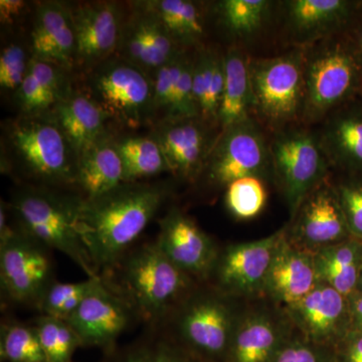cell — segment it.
Masks as SVG:
<instances>
[{"instance_id": "cell-1", "label": "cell", "mask_w": 362, "mask_h": 362, "mask_svg": "<svg viewBox=\"0 0 362 362\" xmlns=\"http://www.w3.org/2000/svg\"><path fill=\"white\" fill-rule=\"evenodd\" d=\"M163 185L123 183L78 207V230L100 276L123 258L168 197Z\"/></svg>"}, {"instance_id": "cell-2", "label": "cell", "mask_w": 362, "mask_h": 362, "mask_svg": "<svg viewBox=\"0 0 362 362\" xmlns=\"http://www.w3.org/2000/svg\"><path fill=\"white\" fill-rule=\"evenodd\" d=\"M6 165L37 187L76 185L78 156L52 112L21 114L4 129Z\"/></svg>"}, {"instance_id": "cell-3", "label": "cell", "mask_w": 362, "mask_h": 362, "mask_svg": "<svg viewBox=\"0 0 362 362\" xmlns=\"http://www.w3.org/2000/svg\"><path fill=\"white\" fill-rule=\"evenodd\" d=\"M113 268H118V284H105L129 305L136 317L152 326L165 322L197 286L157 242L126 252Z\"/></svg>"}, {"instance_id": "cell-4", "label": "cell", "mask_w": 362, "mask_h": 362, "mask_svg": "<svg viewBox=\"0 0 362 362\" xmlns=\"http://www.w3.org/2000/svg\"><path fill=\"white\" fill-rule=\"evenodd\" d=\"M304 49L302 125L321 124L332 112L361 96L362 52L340 33Z\"/></svg>"}, {"instance_id": "cell-5", "label": "cell", "mask_w": 362, "mask_h": 362, "mask_svg": "<svg viewBox=\"0 0 362 362\" xmlns=\"http://www.w3.org/2000/svg\"><path fill=\"white\" fill-rule=\"evenodd\" d=\"M80 202L81 197L30 185L16 190L8 206L21 232L49 250L65 254L88 278H99L78 230Z\"/></svg>"}, {"instance_id": "cell-6", "label": "cell", "mask_w": 362, "mask_h": 362, "mask_svg": "<svg viewBox=\"0 0 362 362\" xmlns=\"http://www.w3.org/2000/svg\"><path fill=\"white\" fill-rule=\"evenodd\" d=\"M252 117L268 133L302 124L305 81L304 49L269 58H250Z\"/></svg>"}, {"instance_id": "cell-7", "label": "cell", "mask_w": 362, "mask_h": 362, "mask_svg": "<svg viewBox=\"0 0 362 362\" xmlns=\"http://www.w3.org/2000/svg\"><path fill=\"white\" fill-rule=\"evenodd\" d=\"M197 287L169 317V335L202 361L225 362L245 308L211 285Z\"/></svg>"}, {"instance_id": "cell-8", "label": "cell", "mask_w": 362, "mask_h": 362, "mask_svg": "<svg viewBox=\"0 0 362 362\" xmlns=\"http://www.w3.org/2000/svg\"><path fill=\"white\" fill-rule=\"evenodd\" d=\"M272 180L292 218L312 190L331 176V165L318 134L295 125L270 135Z\"/></svg>"}, {"instance_id": "cell-9", "label": "cell", "mask_w": 362, "mask_h": 362, "mask_svg": "<svg viewBox=\"0 0 362 362\" xmlns=\"http://www.w3.org/2000/svg\"><path fill=\"white\" fill-rule=\"evenodd\" d=\"M85 92L119 125H153V78L119 57L88 71Z\"/></svg>"}, {"instance_id": "cell-10", "label": "cell", "mask_w": 362, "mask_h": 362, "mask_svg": "<svg viewBox=\"0 0 362 362\" xmlns=\"http://www.w3.org/2000/svg\"><path fill=\"white\" fill-rule=\"evenodd\" d=\"M247 176L272 178L270 138L254 118L221 130L202 175L221 189Z\"/></svg>"}, {"instance_id": "cell-11", "label": "cell", "mask_w": 362, "mask_h": 362, "mask_svg": "<svg viewBox=\"0 0 362 362\" xmlns=\"http://www.w3.org/2000/svg\"><path fill=\"white\" fill-rule=\"evenodd\" d=\"M49 250L16 228L0 242V284L9 301L37 306L54 282Z\"/></svg>"}, {"instance_id": "cell-12", "label": "cell", "mask_w": 362, "mask_h": 362, "mask_svg": "<svg viewBox=\"0 0 362 362\" xmlns=\"http://www.w3.org/2000/svg\"><path fill=\"white\" fill-rule=\"evenodd\" d=\"M285 228L268 237L221 250L209 281L216 290L237 300L264 298L267 276Z\"/></svg>"}, {"instance_id": "cell-13", "label": "cell", "mask_w": 362, "mask_h": 362, "mask_svg": "<svg viewBox=\"0 0 362 362\" xmlns=\"http://www.w3.org/2000/svg\"><path fill=\"white\" fill-rule=\"evenodd\" d=\"M285 238L312 254L352 238L331 176L305 197L285 226Z\"/></svg>"}, {"instance_id": "cell-14", "label": "cell", "mask_w": 362, "mask_h": 362, "mask_svg": "<svg viewBox=\"0 0 362 362\" xmlns=\"http://www.w3.org/2000/svg\"><path fill=\"white\" fill-rule=\"evenodd\" d=\"M152 126L150 135L160 145L169 173L189 182L201 178L221 128L199 116L163 120Z\"/></svg>"}, {"instance_id": "cell-15", "label": "cell", "mask_w": 362, "mask_h": 362, "mask_svg": "<svg viewBox=\"0 0 362 362\" xmlns=\"http://www.w3.org/2000/svg\"><path fill=\"white\" fill-rule=\"evenodd\" d=\"M361 0H288L281 2L286 37L293 47L306 49L333 35L349 33Z\"/></svg>"}, {"instance_id": "cell-16", "label": "cell", "mask_w": 362, "mask_h": 362, "mask_svg": "<svg viewBox=\"0 0 362 362\" xmlns=\"http://www.w3.org/2000/svg\"><path fill=\"white\" fill-rule=\"evenodd\" d=\"M70 6L77 66L88 71L116 56L125 11L118 2H78Z\"/></svg>"}, {"instance_id": "cell-17", "label": "cell", "mask_w": 362, "mask_h": 362, "mask_svg": "<svg viewBox=\"0 0 362 362\" xmlns=\"http://www.w3.org/2000/svg\"><path fill=\"white\" fill-rule=\"evenodd\" d=\"M169 35L158 18L144 1L131 4L124 18L116 56L150 76L185 51Z\"/></svg>"}, {"instance_id": "cell-18", "label": "cell", "mask_w": 362, "mask_h": 362, "mask_svg": "<svg viewBox=\"0 0 362 362\" xmlns=\"http://www.w3.org/2000/svg\"><path fill=\"white\" fill-rule=\"evenodd\" d=\"M159 226L156 242L166 257L197 283L209 281L221 251L214 240L177 207L169 209Z\"/></svg>"}, {"instance_id": "cell-19", "label": "cell", "mask_w": 362, "mask_h": 362, "mask_svg": "<svg viewBox=\"0 0 362 362\" xmlns=\"http://www.w3.org/2000/svg\"><path fill=\"white\" fill-rule=\"evenodd\" d=\"M295 332L284 309L271 302L245 308L225 362H271Z\"/></svg>"}, {"instance_id": "cell-20", "label": "cell", "mask_w": 362, "mask_h": 362, "mask_svg": "<svg viewBox=\"0 0 362 362\" xmlns=\"http://www.w3.org/2000/svg\"><path fill=\"white\" fill-rule=\"evenodd\" d=\"M133 317L129 305L102 279L66 322L77 333L82 346L98 347L107 354L116 349L117 340Z\"/></svg>"}, {"instance_id": "cell-21", "label": "cell", "mask_w": 362, "mask_h": 362, "mask_svg": "<svg viewBox=\"0 0 362 362\" xmlns=\"http://www.w3.org/2000/svg\"><path fill=\"white\" fill-rule=\"evenodd\" d=\"M284 311L296 332L318 344L335 347L350 330L349 299L319 281Z\"/></svg>"}, {"instance_id": "cell-22", "label": "cell", "mask_w": 362, "mask_h": 362, "mask_svg": "<svg viewBox=\"0 0 362 362\" xmlns=\"http://www.w3.org/2000/svg\"><path fill=\"white\" fill-rule=\"evenodd\" d=\"M32 58L71 71L77 66V45L70 6L42 1L33 11L30 32Z\"/></svg>"}, {"instance_id": "cell-23", "label": "cell", "mask_w": 362, "mask_h": 362, "mask_svg": "<svg viewBox=\"0 0 362 362\" xmlns=\"http://www.w3.org/2000/svg\"><path fill=\"white\" fill-rule=\"evenodd\" d=\"M317 283L314 255L288 242L284 232L267 276L264 298L285 309L303 299Z\"/></svg>"}, {"instance_id": "cell-24", "label": "cell", "mask_w": 362, "mask_h": 362, "mask_svg": "<svg viewBox=\"0 0 362 362\" xmlns=\"http://www.w3.org/2000/svg\"><path fill=\"white\" fill-rule=\"evenodd\" d=\"M331 168L339 173L362 170V102L361 98L332 112L317 132Z\"/></svg>"}, {"instance_id": "cell-25", "label": "cell", "mask_w": 362, "mask_h": 362, "mask_svg": "<svg viewBox=\"0 0 362 362\" xmlns=\"http://www.w3.org/2000/svg\"><path fill=\"white\" fill-rule=\"evenodd\" d=\"M124 182L122 160L111 132L78 154L76 185L84 201L109 194Z\"/></svg>"}, {"instance_id": "cell-26", "label": "cell", "mask_w": 362, "mask_h": 362, "mask_svg": "<svg viewBox=\"0 0 362 362\" xmlns=\"http://www.w3.org/2000/svg\"><path fill=\"white\" fill-rule=\"evenodd\" d=\"M70 76L71 71L32 58L25 81L14 95L21 114L54 111L73 92Z\"/></svg>"}, {"instance_id": "cell-27", "label": "cell", "mask_w": 362, "mask_h": 362, "mask_svg": "<svg viewBox=\"0 0 362 362\" xmlns=\"http://www.w3.org/2000/svg\"><path fill=\"white\" fill-rule=\"evenodd\" d=\"M59 127L78 154L110 132L111 117L85 92L73 90L52 111Z\"/></svg>"}, {"instance_id": "cell-28", "label": "cell", "mask_w": 362, "mask_h": 362, "mask_svg": "<svg viewBox=\"0 0 362 362\" xmlns=\"http://www.w3.org/2000/svg\"><path fill=\"white\" fill-rule=\"evenodd\" d=\"M250 58L239 45L225 51V88L218 117L221 130L252 118Z\"/></svg>"}, {"instance_id": "cell-29", "label": "cell", "mask_w": 362, "mask_h": 362, "mask_svg": "<svg viewBox=\"0 0 362 362\" xmlns=\"http://www.w3.org/2000/svg\"><path fill=\"white\" fill-rule=\"evenodd\" d=\"M319 282L349 299L358 292L362 267V240L352 237L314 252Z\"/></svg>"}, {"instance_id": "cell-30", "label": "cell", "mask_w": 362, "mask_h": 362, "mask_svg": "<svg viewBox=\"0 0 362 362\" xmlns=\"http://www.w3.org/2000/svg\"><path fill=\"white\" fill-rule=\"evenodd\" d=\"M225 52L211 47L195 49L194 97L199 118L218 126V111L225 88Z\"/></svg>"}, {"instance_id": "cell-31", "label": "cell", "mask_w": 362, "mask_h": 362, "mask_svg": "<svg viewBox=\"0 0 362 362\" xmlns=\"http://www.w3.org/2000/svg\"><path fill=\"white\" fill-rule=\"evenodd\" d=\"M148 7L173 40L183 49L202 47L206 37V21L209 9L204 2L192 0H147Z\"/></svg>"}, {"instance_id": "cell-32", "label": "cell", "mask_w": 362, "mask_h": 362, "mask_svg": "<svg viewBox=\"0 0 362 362\" xmlns=\"http://www.w3.org/2000/svg\"><path fill=\"white\" fill-rule=\"evenodd\" d=\"M276 6L270 0H220L211 2L209 9L228 37L247 42L263 32Z\"/></svg>"}, {"instance_id": "cell-33", "label": "cell", "mask_w": 362, "mask_h": 362, "mask_svg": "<svg viewBox=\"0 0 362 362\" xmlns=\"http://www.w3.org/2000/svg\"><path fill=\"white\" fill-rule=\"evenodd\" d=\"M116 146L122 160L125 183L169 173L160 145L152 135L116 138Z\"/></svg>"}, {"instance_id": "cell-34", "label": "cell", "mask_w": 362, "mask_h": 362, "mask_svg": "<svg viewBox=\"0 0 362 362\" xmlns=\"http://www.w3.org/2000/svg\"><path fill=\"white\" fill-rule=\"evenodd\" d=\"M103 362H204L169 334L150 333L122 349L105 354Z\"/></svg>"}, {"instance_id": "cell-35", "label": "cell", "mask_w": 362, "mask_h": 362, "mask_svg": "<svg viewBox=\"0 0 362 362\" xmlns=\"http://www.w3.org/2000/svg\"><path fill=\"white\" fill-rule=\"evenodd\" d=\"M0 356L6 362H47L35 325L16 321L1 325Z\"/></svg>"}, {"instance_id": "cell-36", "label": "cell", "mask_w": 362, "mask_h": 362, "mask_svg": "<svg viewBox=\"0 0 362 362\" xmlns=\"http://www.w3.org/2000/svg\"><path fill=\"white\" fill-rule=\"evenodd\" d=\"M266 181L258 176H247L230 183L225 188V204L228 213L239 221L258 216L268 199Z\"/></svg>"}, {"instance_id": "cell-37", "label": "cell", "mask_w": 362, "mask_h": 362, "mask_svg": "<svg viewBox=\"0 0 362 362\" xmlns=\"http://www.w3.org/2000/svg\"><path fill=\"white\" fill-rule=\"evenodd\" d=\"M101 280L102 277L87 278L77 283L54 281L42 295L37 307L42 315L66 321Z\"/></svg>"}, {"instance_id": "cell-38", "label": "cell", "mask_w": 362, "mask_h": 362, "mask_svg": "<svg viewBox=\"0 0 362 362\" xmlns=\"http://www.w3.org/2000/svg\"><path fill=\"white\" fill-rule=\"evenodd\" d=\"M47 362H73V356L82 346L77 333L65 320L40 315L35 323Z\"/></svg>"}, {"instance_id": "cell-39", "label": "cell", "mask_w": 362, "mask_h": 362, "mask_svg": "<svg viewBox=\"0 0 362 362\" xmlns=\"http://www.w3.org/2000/svg\"><path fill=\"white\" fill-rule=\"evenodd\" d=\"M332 180L352 237L362 240V170Z\"/></svg>"}, {"instance_id": "cell-40", "label": "cell", "mask_w": 362, "mask_h": 362, "mask_svg": "<svg viewBox=\"0 0 362 362\" xmlns=\"http://www.w3.org/2000/svg\"><path fill=\"white\" fill-rule=\"evenodd\" d=\"M189 49L181 52L175 59L158 69L152 76L154 81L153 125L168 116L176 84L180 78L185 54Z\"/></svg>"}, {"instance_id": "cell-41", "label": "cell", "mask_w": 362, "mask_h": 362, "mask_svg": "<svg viewBox=\"0 0 362 362\" xmlns=\"http://www.w3.org/2000/svg\"><path fill=\"white\" fill-rule=\"evenodd\" d=\"M32 52L21 42H11L0 54V87L6 93L16 94L25 81Z\"/></svg>"}, {"instance_id": "cell-42", "label": "cell", "mask_w": 362, "mask_h": 362, "mask_svg": "<svg viewBox=\"0 0 362 362\" xmlns=\"http://www.w3.org/2000/svg\"><path fill=\"white\" fill-rule=\"evenodd\" d=\"M271 362H337L335 347L318 344L295 332Z\"/></svg>"}, {"instance_id": "cell-43", "label": "cell", "mask_w": 362, "mask_h": 362, "mask_svg": "<svg viewBox=\"0 0 362 362\" xmlns=\"http://www.w3.org/2000/svg\"><path fill=\"white\" fill-rule=\"evenodd\" d=\"M195 49H189L185 54L182 69H181L180 78L176 84L175 94H173V103H171L168 116L164 120L199 116L194 97Z\"/></svg>"}, {"instance_id": "cell-44", "label": "cell", "mask_w": 362, "mask_h": 362, "mask_svg": "<svg viewBox=\"0 0 362 362\" xmlns=\"http://www.w3.org/2000/svg\"><path fill=\"white\" fill-rule=\"evenodd\" d=\"M337 362H362V332L349 330L335 346Z\"/></svg>"}, {"instance_id": "cell-45", "label": "cell", "mask_w": 362, "mask_h": 362, "mask_svg": "<svg viewBox=\"0 0 362 362\" xmlns=\"http://www.w3.org/2000/svg\"><path fill=\"white\" fill-rule=\"evenodd\" d=\"M28 4L23 0H1L0 1V21L4 25H14L20 23L28 13Z\"/></svg>"}, {"instance_id": "cell-46", "label": "cell", "mask_w": 362, "mask_h": 362, "mask_svg": "<svg viewBox=\"0 0 362 362\" xmlns=\"http://www.w3.org/2000/svg\"><path fill=\"white\" fill-rule=\"evenodd\" d=\"M350 330L362 332V293L357 292L349 299Z\"/></svg>"}, {"instance_id": "cell-47", "label": "cell", "mask_w": 362, "mask_h": 362, "mask_svg": "<svg viewBox=\"0 0 362 362\" xmlns=\"http://www.w3.org/2000/svg\"><path fill=\"white\" fill-rule=\"evenodd\" d=\"M349 35L354 40V44L357 45L359 51L362 52V4L357 13L356 20L352 23L351 28H349Z\"/></svg>"}, {"instance_id": "cell-48", "label": "cell", "mask_w": 362, "mask_h": 362, "mask_svg": "<svg viewBox=\"0 0 362 362\" xmlns=\"http://www.w3.org/2000/svg\"><path fill=\"white\" fill-rule=\"evenodd\" d=\"M358 292L362 293V267H361V279H359Z\"/></svg>"}, {"instance_id": "cell-49", "label": "cell", "mask_w": 362, "mask_h": 362, "mask_svg": "<svg viewBox=\"0 0 362 362\" xmlns=\"http://www.w3.org/2000/svg\"><path fill=\"white\" fill-rule=\"evenodd\" d=\"M359 98H361V102H362V90H361V96H359Z\"/></svg>"}]
</instances>
